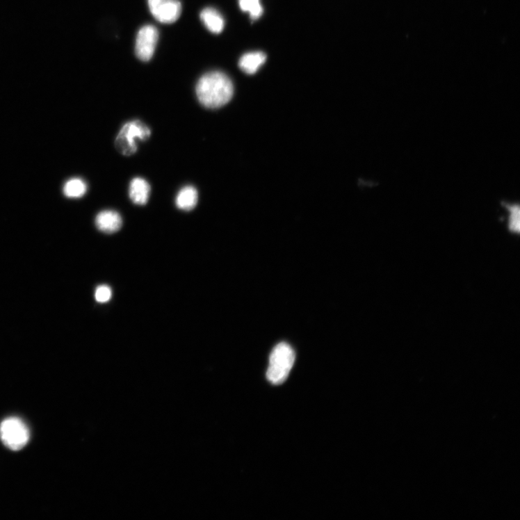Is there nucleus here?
I'll return each instance as SVG.
<instances>
[{"label":"nucleus","instance_id":"nucleus-1","mask_svg":"<svg viewBox=\"0 0 520 520\" xmlns=\"http://www.w3.org/2000/svg\"><path fill=\"white\" fill-rule=\"evenodd\" d=\"M196 95L198 101L204 107L218 108L231 100L234 95V85L224 72H210L198 81Z\"/></svg>","mask_w":520,"mask_h":520},{"label":"nucleus","instance_id":"nucleus-2","mask_svg":"<svg viewBox=\"0 0 520 520\" xmlns=\"http://www.w3.org/2000/svg\"><path fill=\"white\" fill-rule=\"evenodd\" d=\"M152 136V130L140 120H133L123 125L118 133L115 147L119 153L125 156L134 155L138 151L137 140L147 141Z\"/></svg>","mask_w":520,"mask_h":520},{"label":"nucleus","instance_id":"nucleus-3","mask_svg":"<svg viewBox=\"0 0 520 520\" xmlns=\"http://www.w3.org/2000/svg\"><path fill=\"white\" fill-rule=\"evenodd\" d=\"M295 361V352L286 343L277 345L273 350L267 378L273 384H281L288 378Z\"/></svg>","mask_w":520,"mask_h":520},{"label":"nucleus","instance_id":"nucleus-4","mask_svg":"<svg viewBox=\"0 0 520 520\" xmlns=\"http://www.w3.org/2000/svg\"><path fill=\"white\" fill-rule=\"evenodd\" d=\"M0 438L8 448L18 451L28 444L30 433L27 425L22 419L10 417L0 424Z\"/></svg>","mask_w":520,"mask_h":520},{"label":"nucleus","instance_id":"nucleus-5","mask_svg":"<svg viewBox=\"0 0 520 520\" xmlns=\"http://www.w3.org/2000/svg\"><path fill=\"white\" fill-rule=\"evenodd\" d=\"M159 40V31L152 25L142 27L138 31L136 42V54L143 62L152 60Z\"/></svg>","mask_w":520,"mask_h":520},{"label":"nucleus","instance_id":"nucleus-6","mask_svg":"<svg viewBox=\"0 0 520 520\" xmlns=\"http://www.w3.org/2000/svg\"><path fill=\"white\" fill-rule=\"evenodd\" d=\"M147 5L156 19L165 24L176 22L181 13L179 0H147Z\"/></svg>","mask_w":520,"mask_h":520},{"label":"nucleus","instance_id":"nucleus-7","mask_svg":"<svg viewBox=\"0 0 520 520\" xmlns=\"http://www.w3.org/2000/svg\"><path fill=\"white\" fill-rule=\"evenodd\" d=\"M96 226L99 230L104 233L113 234L122 228V218L117 211H104L97 215Z\"/></svg>","mask_w":520,"mask_h":520},{"label":"nucleus","instance_id":"nucleus-8","mask_svg":"<svg viewBox=\"0 0 520 520\" xmlns=\"http://www.w3.org/2000/svg\"><path fill=\"white\" fill-rule=\"evenodd\" d=\"M151 186L140 177L134 178L129 184V195L132 202L138 206H145L149 200Z\"/></svg>","mask_w":520,"mask_h":520},{"label":"nucleus","instance_id":"nucleus-9","mask_svg":"<svg viewBox=\"0 0 520 520\" xmlns=\"http://www.w3.org/2000/svg\"><path fill=\"white\" fill-rule=\"evenodd\" d=\"M198 202L197 190L193 186H186L179 192L176 197L177 207L184 211L193 210Z\"/></svg>","mask_w":520,"mask_h":520},{"label":"nucleus","instance_id":"nucleus-10","mask_svg":"<svg viewBox=\"0 0 520 520\" xmlns=\"http://www.w3.org/2000/svg\"><path fill=\"white\" fill-rule=\"evenodd\" d=\"M200 19L204 25L213 33H220L225 29V20L214 8L204 9L200 13Z\"/></svg>","mask_w":520,"mask_h":520},{"label":"nucleus","instance_id":"nucleus-11","mask_svg":"<svg viewBox=\"0 0 520 520\" xmlns=\"http://www.w3.org/2000/svg\"><path fill=\"white\" fill-rule=\"evenodd\" d=\"M266 55L263 52L248 53L240 59L238 65L248 75H253L266 63Z\"/></svg>","mask_w":520,"mask_h":520},{"label":"nucleus","instance_id":"nucleus-12","mask_svg":"<svg viewBox=\"0 0 520 520\" xmlns=\"http://www.w3.org/2000/svg\"><path fill=\"white\" fill-rule=\"evenodd\" d=\"M63 191L65 195L69 198H79L86 193L87 184L81 179H71L65 183Z\"/></svg>","mask_w":520,"mask_h":520},{"label":"nucleus","instance_id":"nucleus-13","mask_svg":"<svg viewBox=\"0 0 520 520\" xmlns=\"http://www.w3.org/2000/svg\"><path fill=\"white\" fill-rule=\"evenodd\" d=\"M241 10L250 13V17L256 20L263 13L260 0H238Z\"/></svg>","mask_w":520,"mask_h":520},{"label":"nucleus","instance_id":"nucleus-14","mask_svg":"<svg viewBox=\"0 0 520 520\" xmlns=\"http://www.w3.org/2000/svg\"><path fill=\"white\" fill-rule=\"evenodd\" d=\"M505 209L508 212L509 230L514 234H518L519 232V207L516 204H506Z\"/></svg>","mask_w":520,"mask_h":520},{"label":"nucleus","instance_id":"nucleus-15","mask_svg":"<svg viewBox=\"0 0 520 520\" xmlns=\"http://www.w3.org/2000/svg\"><path fill=\"white\" fill-rule=\"evenodd\" d=\"M111 295H113V291L109 286L102 285L99 286L95 292V298L99 303H106L108 302Z\"/></svg>","mask_w":520,"mask_h":520}]
</instances>
